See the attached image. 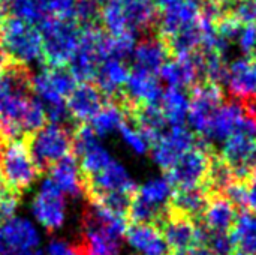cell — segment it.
I'll use <instances>...</instances> for the list:
<instances>
[{
    "label": "cell",
    "mask_w": 256,
    "mask_h": 255,
    "mask_svg": "<svg viewBox=\"0 0 256 255\" xmlns=\"http://www.w3.org/2000/svg\"><path fill=\"white\" fill-rule=\"evenodd\" d=\"M74 128L48 122L40 129L22 137L39 174L48 173L56 162L72 153Z\"/></svg>",
    "instance_id": "1"
},
{
    "label": "cell",
    "mask_w": 256,
    "mask_h": 255,
    "mask_svg": "<svg viewBox=\"0 0 256 255\" xmlns=\"http://www.w3.org/2000/svg\"><path fill=\"white\" fill-rule=\"evenodd\" d=\"M42 41V63L45 68L68 66L82 32L75 20L46 17L38 24Z\"/></svg>",
    "instance_id": "2"
},
{
    "label": "cell",
    "mask_w": 256,
    "mask_h": 255,
    "mask_svg": "<svg viewBox=\"0 0 256 255\" xmlns=\"http://www.w3.org/2000/svg\"><path fill=\"white\" fill-rule=\"evenodd\" d=\"M0 48L8 60L27 65L32 60L42 62V41L39 29L15 15L4 14L0 18Z\"/></svg>",
    "instance_id": "3"
},
{
    "label": "cell",
    "mask_w": 256,
    "mask_h": 255,
    "mask_svg": "<svg viewBox=\"0 0 256 255\" xmlns=\"http://www.w3.org/2000/svg\"><path fill=\"white\" fill-rule=\"evenodd\" d=\"M38 176L24 138L0 143V179L10 189L21 195L34 183Z\"/></svg>",
    "instance_id": "4"
},
{
    "label": "cell",
    "mask_w": 256,
    "mask_h": 255,
    "mask_svg": "<svg viewBox=\"0 0 256 255\" xmlns=\"http://www.w3.org/2000/svg\"><path fill=\"white\" fill-rule=\"evenodd\" d=\"M212 150L216 149L195 144V147L188 150L168 171H165L164 177L177 189L202 186L208 173Z\"/></svg>",
    "instance_id": "5"
},
{
    "label": "cell",
    "mask_w": 256,
    "mask_h": 255,
    "mask_svg": "<svg viewBox=\"0 0 256 255\" xmlns=\"http://www.w3.org/2000/svg\"><path fill=\"white\" fill-rule=\"evenodd\" d=\"M189 99V111H188V123L190 128L201 137L216 110L224 104L225 93L224 89L213 83H198L190 90Z\"/></svg>",
    "instance_id": "6"
},
{
    "label": "cell",
    "mask_w": 256,
    "mask_h": 255,
    "mask_svg": "<svg viewBox=\"0 0 256 255\" xmlns=\"http://www.w3.org/2000/svg\"><path fill=\"white\" fill-rule=\"evenodd\" d=\"M32 210L36 221L50 233L62 228V225L64 224V218H66L64 195L50 177L44 180L39 194L33 200Z\"/></svg>",
    "instance_id": "7"
},
{
    "label": "cell",
    "mask_w": 256,
    "mask_h": 255,
    "mask_svg": "<svg viewBox=\"0 0 256 255\" xmlns=\"http://www.w3.org/2000/svg\"><path fill=\"white\" fill-rule=\"evenodd\" d=\"M195 135L186 126H171L159 140L150 147L153 161L165 171H168L188 150L195 147Z\"/></svg>",
    "instance_id": "8"
},
{
    "label": "cell",
    "mask_w": 256,
    "mask_h": 255,
    "mask_svg": "<svg viewBox=\"0 0 256 255\" xmlns=\"http://www.w3.org/2000/svg\"><path fill=\"white\" fill-rule=\"evenodd\" d=\"M82 180V189L86 198H92L98 194L104 192H112V191H123L136 194V185L128 174L126 168L112 159L106 167H104L100 171L90 174V176H81Z\"/></svg>",
    "instance_id": "9"
},
{
    "label": "cell",
    "mask_w": 256,
    "mask_h": 255,
    "mask_svg": "<svg viewBox=\"0 0 256 255\" xmlns=\"http://www.w3.org/2000/svg\"><path fill=\"white\" fill-rule=\"evenodd\" d=\"M244 113L242 104L236 99L224 101V104L213 114L206 132L200 137V143L210 149H214V143L225 141L238 126Z\"/></svg>",
    "instance_id": "10"
},
{
    "label": "cell",
    "mask_w": 256,
    "mask_h": 255,
    "mask_svg": "<svg viewBox=\"0 0 256 255\" xmlns=\"http://www.w3.org/2000/svg\"><path fill=\"white\" fill-rule=\"evenodd\" d=\"M158 230L171 252H186L195 245V221L172 210L170 206L166 207Z\"/></svg>",
    "instance_id": "11"
},
{
    "label": "cell",
    "mask_w": 256,
    "mask_h": 255,
    "mask_svg": "<svg viewBox=\"0 0 256 255\" xmlns=\"http://www.w3.org/2000/svg\"><path fill=\"white\" fill-rule=\"evenodd\" d=\"M106 104L105 96L93 81L80 83L66 98V107L76 123L90 122Z\"/></svg>",
    "instance_id": "12"
},
{
    "label": "cell",
    "mask_w": 256,
    "mask_h": 255,
    "mask_svg": "<svg viewBox=\"0 0 256 255\" xmlns=\"http://www.w3.org/2000/svg\"><path fill=\"white\" fill-rule=\"evenodd\" d=\"M164 89L156 75L134 68L123 86V96L126 101L134 104L160 105Z\"/></svg>",
    "instance_id": "13"
},
{
    "label": "cell",
    "mask_w": 256,
    "mask_h": 255,
    "mask_svg": "<svg viewBox=\"0 0 256 255\" xmlns=\"http://www.w3.org/2000/svg\"><path fill=\"white\" fill-rule=\"evenodd\" d=\"M200 17V2L196 0H176L160 11L158 35L168 39L183 27L195 23Z\"/></svg>",
    "instance_id": "14"
},
{
    "label": "cell",
    "mask_w": 256,
    "mask_h": 255,
    "mask_svg": "<svg viewBox=\"0 0 256 255\" xmlns=\"http://www.w3.org/2000/svg\"><path fill=\"white\" fill-rule=\"evenodd\" d=\"M226 87L231 99L238 102L256 96V53L237 59L228 66Z\"/></svg>",
    "instance_id": "15"
},
{
    "label": "cell",
    "mask_w": 256,
    "mask_h": 255,
    "mask_svg": "<svg viewBox=\"0 0 256 255\" xmlns=\"http://www.w3.org/2000/svg\"><path fill=\"white\" fill-rule=\"evenodd\" d=\"M122 6L130 35H158L160 11L152 0H122Z\"/></svg>",
    "instance_id": "16"
},
{
    "label": "cell",
    "mask_w": 256,
    "mask_h": 255,
    "mask_svg": "<svg viewBox=\"0 0 256 255\" xmlns=\"http://www.w3.org/2000/svg\"><path fill=\"white\" fill-rule=\"evenodd\" d=\"M134 68L156 75L171 59L166 42L159 35H147L134 50Z\"/></svg>",
    "instance_id": "17"
},
{
    "label": "cell",
    "mask_w": 256,
    "mask_h": 255,
    "mask_svg": "<svg viewBox=\"0 0 256 255\" xmlns=\"http://www.w3.org/2000/svg\"><path fill=\"white\" fill-rule=\"evenodd\" d=\"M129 77V69L124 62L106 59L100 62L93 83L102 92L106 102H117L122 98L123 86Z\"/></svg>",
    "instance_id": "18"
},
{
    "label": "cell",
    "mask_w": 256,
    "mask_h": 255,
    "mask_svg": "<svg viewBox=\"0 0 256 255\" xmlns=\"http://www.w3.org/2000/svg\"><path fill=\"white\" fill-rule=\"evenodd\" d=\"M159 74H160V78L168 84V87L190 90L200 83L198 69L194 62L192 53L188 56L171 57L160 68Z\"/></svg>",
    "instance_id": "19"
},
{
    "label": "cell",
    "mask_w": 256,
    "mask_h": 255,
    "mask_svg": "<svg viewBox=\"0 0 256 255\" xmlns=\"http://www.w3.org/2000/svg\"><path fill=\"white\" fill-rule=\"evenodd\" d=\"M126 240L140 255H171V249L160 231L147 224H130L126 230Z\"/></svg>",
    "instance_id": "20"
},
{
    "label": "cell",
    "mask_w": 256,
    "mask_h": 255,
    "mask_svg": "<svg viewBox=\"0 0 256 255\" xmlns=\"http://www.w3.org/2000/svg\"><path fill=\"white\" fill-rule=\"evenodd\" d=\"M48 173H50V179L56 183V186L62 191L63 195L64 194L70 197L84 195L80 165L74 153L56 162Z\"/></svg>",
    "instance_id": "21"
},
{
    "label": "cell",
    "mask_w": 256,
    "mask_h": 255,
    "mask_svg": "<svg viewBox=\"0 0 256 255\" xmlns=\"http://www.w3.org/2000/svg\"><path fill=\"white\" fill-rule=\"evenodd\" d=\"M208 201H210V195L204 186L180 188L172 192V197H171L168 206L172 210H176L194 221H198V219H201L202 213L206 212Z\"/></svg>",
    "instance_id": "22"
},
{
    "label": "cell",
    "mask_w": 256,
    "mask_h": 255,
    "mask_svg": "<svg viewBox=\"0 0 256 255\" xmlns=\"http://www.w3.org/2000/svg\"><path fill=\"white\" fill-rule=\"evenodd\" d=\"M237 209L222 195H212L201 221L213 231L230 233L237 221Z\"/></svg>",
    "instance_id": "23"
},
{
    "label": "cell",
    "mask_w": 256,
    "mask_h": 255,
    "mask_svg": "<svg viewBox=\"0 0 256 255\" xmlns=\"http://www.w3.org/2000/svg\"><path fill=\"white\" fill-rule=\"evenodd\" d=\"M236 245L234 255H256V215L254 212H242L230 231Z\"/></svg>",
    "instance_id": "24"
},
{
    "label": "cell",
    "mask_w": 256,
    "mask_h": 255,
    "mask_svg": "<svg viewBox=\"0 0 256 255\" xmlns=\"http://www.w3.org/2000/svg\"><path fill=\"white\" fill-rule=\"evenodd\" d=\"M160 108L165 114L168 125L184 126L189 111V98L183 93L182 89L168 87L166 90H164Z\"/></svg>",
    "instance_id": "25"
},
{
    "label": "cell",
    "mask_w": 256,
    "mask_h": 255,
    "mask_svg": "<svg viewBox=\"0 0 256 255\" xmlns=\"http://www.w3.org/2000/svg\"><path fill=\"white\" fill-rule=\"evenodd\" d=\"M99 20L102 29L112 36L129 33L122 0H104L100 3Z\"/></svg>",
    "instance_id": "26"
},
{
    "label": "cell",
    "mask_w": 256,
    "mask_h": 255,
    "mask_svg": "<svg viewBox=\"0 0 256 255\" xmlns=\"http://www.w3.org/2000/svg\"><path fill=\"white\" fill-rule=\"evenodd\" d=\"M172 192H174L172 185L165 177H159V179H152L146 185L138 188L135 195L152 206L165 209V207H168Z\"/></svg>",
    "instance_id": "27"
},
{
    "label": "cell",
    "mask_w": 256,
    "mask_h": 255,
    "mask_svg": "<svg viewBox=\"0 0 256 255\" xmlns=\"http://www.w3.org/2000/svg\"><path fill=\"white\" fill-rule=\"evenodd\" d=\"M123 120L124 111L122 110V107L116 102H106L104 108L90 120V126L93 128L98 137H102L118 129Z\"/></svg>",
    "instance_id": "28"
},
{
    "label": "cell",
    "mask_w": 256,
    "mask_h": 255,
    "mask_svg": "<svg viewBox=\"0 0 256 255\" xmlns=\"http://www.w3.org/2000/svg\"><path fill=\"white\" fill-rule=\"evenodd\" d=\"M6 14L15 15L32 24H39L48 17L42 0H3Z\"/></svg>",
    "instance_id": "29"
},
{
    "label": "cell",
    "mask_w": 256,
    "mask_h": 255,
    "mask_svg": "<svg viewBox=\"0 0 256 255\" xmlns=\"http://www.w3.org/2000/svg\"><path fill=\"white\" fill-rule=\"evenodd\" d=\"M134 197H135V194H130V192L112 191V192L98 194V195L88 198L87 201L99 204V206L105 207L106 210H110L111 213L128 219V213H129V209H130Z\"/></svg>",
    "instance_id": "30"
},
{
    "label": "cell",
    "mask_w": 256,
    "mask_h": 255,
    "mask_svg": "<svg viewBox=\"0 0 256 255\" xmlns=\"http://www.w3.org/2000/svg\"><path fill=\"white\" fill-rule=\"evenodd\" d=\"M111 161H112V158L108 153V150L98 143L78 158L80 173H81V176L94 174V173L100 171L104 167H106Z\"/></svg>",
    "instance_id": "31"
},
{
    "label": "cell",
    "mask_w": 256,
    "mask_h": 255,
    "mask_svg": "<svg viewBox=\"0 0 256 255\" xmlns=\"http://www.w3.org/2000/svg\"><path fill=\"white\" fill-rule=\"evenodd\" d=\"M224 15L242 24H256V0H226L222 3Z\"/></svg>",
    "instance_id": "32"
},
{
    "label": "cell",
    "mask_w": 256,
    "mask_h": 255,
    "mask_svg": "<svg viewBox=\"0 0 256 255\" xmlns=\"http://www.w3.org/2000/svg\"><path fill=\"white\" fill-rule=\"evenodd\" d=\"M50 84L52 86V89L63 98L66 99L72 90L76 87V80L75 77L70 74V71L68 69V66H60V68H45L44 69Z\"/></svg>",
    "instance_id": "33"
},
{
    "label": "cell",
    "mask_w": 256,
    "mask_h": 255,
    "mask_svg": "<svg viewBox=\"0 0 256 255\" xmlns=\"http://www.w3.org/2000/svg\"><path fill=\"white\" fill-rule=\"evenodd\" d=\"M118 131L124 140V143L136 153V155H144L150 150L148 143L146 141L144 135L141 134V131L138 129V126L124 117V120L122 122V125L118 126Z\"/></svg>",
    "instance_id": "34"
},
{
    "label": "cell",
    "mask_w": 256,
    "mask_h": 255,
    "mask_svg": "<svg viewBox=\"0 0 256 255\" xmlns=\"http://www.w3.org/2000/svg\"><path fill=\"white\" fill-rule=\"evenodd\" d=\"M214 255H234L236 254V245L232 242V237L230 233L224 231H213L210 230L208 239L206 245Z\"/></svg>",
    "instance_id": "35"
},
{
    "label": "cell",
    "mask_w": 256,
    "mask_h": 255,
    "mask_svg": "<svg viewBox=\"0 0 256 255\" xmlns=\"http://www.w3.org/2000/svg\"><path fill=\"white\" fill-rule=\"evenodd\" d=\"M222 197H225L238 213L249 210V195H248V186L242 182H232L224 192Z\"/></svg>",
    "instance_id": "36"
},
{
    "label": "cell",
    "mask_w": 256,
    "mask_h": 255,
    "mask_svg": "<svg viewBox=\"0 0 256 255\" xmlns=\"http://www.w3.org/2000/svg\"><path fill=\"white\" fill-rule=\"evenodd\" d=\"M238 48L246 54L252 56L256 53V24H243L237 38Z\"/></svg>",
    "instance_id": "37"
},
{
    "label": "cell",
    "mask_w": 256,
    "mask_h": 255,
    "mask_svg": "<svg viewBox=\"0 0 256 255\" xmlns=\"http://www.w3.org/2000/svg\"><path fill=\"white\" fill-rule=\"evenodd\" d=\"M44 255H80L75 248L63 240H52L46 246V252Z\"/></svg>",
    "instance_id": "38"
},
{
    "label": "cell",
    "mask_w": 256,
    "mask_h": 255,
    "mask_svg": "<svg viewBox=\"0 0 256 255\" xmlns=\"http://www.w3.org/2000/svg\"><path fill=\"white\" fill-rule=\"evenodd\" d=\"M248 186V195H249V210L256 215V173L246 182Z\"/></svg>",
    "instance_id": "39"
},
{
    "label": "cell",
    "mask_w": 256,
    "mask_h": 255,
    "mask_svg": "<svg viewBox=\"0 0 256 255\" xmlns=\"http://www.w3.org/2000/svg\"><path fill=\"white\" fill-rule=\"evenodd\" d=\"M186 255H214L207 246L204 245H194L186 251Z\"/></svg>",
    "instance_id": "40"
},
{
    "label": "cell",
    "mask_w": 256,
    "mask_h": 255,
    "mask_svg": "<svg viewBox=\"0 0 256 255\" xmlns=\"http://www.w3.org/2000/svg\"><path fill=\"white\" fill-rule=\"evenodd\" d=\"M152 2H153L158 8L162 9V8H165L166 5H170V3H172V2H176V0H152Z\"/></svg>",
    "instance_id": "41"
},
{
    "label": "cell",
    "mask_w": 256,
    "mask_h": 255,
    "mask_svg": "<svg viewBox=\"0 0 256 255\" xmlns=\"http://www.w3.org/2000/svg\"><path fill=\"white\" fill-rule=\"evenodd\" d=\"M212 2H216V3H220V5H222V3H225L226 0H212Z\"/></svg>",
    "instance_id": "42"
},
{
    "label": "cell",
    "mask_w": 256,
    "mask_h": 255,
    "mask_svg": "<svg viewBox=\"0 0 256 255\" xmlns=\"http://www.w3.org/2000/svg\"><path fill=\"white\" fill-rule=\"evenodd\" d=\"M93 2H98V3H102L104 0H93Z\"/></svg>",
    "instance_id": "43"
},
{
    "label": "cell",
    "mask_w": 256,
    "mask_h": 255,
    "mask_svg": "<svg viewBox=\"0 0 256 255\" xmlns=\"http://www.w3.org/2000/svg\"><path fill=\"white\" fill-rule=\"evenodd\" d=\"M0 81H2V68H0Z\"/></svg>",
    "instance_id": "44"
},
{
    "label": "cell",
    "mask_w": 256,
    "mask_h": 255,
    "mask_svg": "<svg viewBox=\"0 0 256 255\" xmlns=\"http://www.w3.org/2000/svg\"><path fill=\"white\" fill-rule=\"evenodd\" d=\"M2 141H3V140H0V143H2Z\"/></svg>",
    "instance_id": "45"
}]
</instances>
